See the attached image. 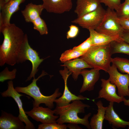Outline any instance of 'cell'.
Masks as SVG:
<instances>
[{"label": "cell", "instance_id": "cell-36", "mask_svg": "<svg viewBox=\"0 0 129 129\" xmlns=\"http://www.w3.org/2000/svg\"><path fill=\"white\" fill-rule=\"evenodd\" d=\"M4 25V22L2 14L0 12V29Z\"/></svg>", "mask_w": 129, "mask_h": 129}, {"label": "cell", "instance_id": "cell-19", "mask_svg": "<svg viewBox=\"0 0 129 129\" xmlns=\"http://www.w3.org/2000/svg\"><path fill=\"white\" fill-rule=\"evenodd\" d=\"M89 37L91 41L92 46L101 45L110 43L114 41H123L119 36H111L97 32L95 30H89Z\"/></svg>", "mask_w": 129, "mask_h": 129}, {"label": "cell", "instance_id": "cell-20", "mask_svg": "<svg viewBox=\"0 0 129 129\" xmlns=\"http://www.w3.org/2000/svg\"><path fill=\"white\" fill-rule=\"evenodd\" d=\"M26 0H11L6 3L1 10L3 18L4 25L9 24L10 20L13 13L18 11L19 6Z\"/></svg>", "mask_w": 129, "mask_h": 129}, {"label": "cell", "instance_id": "cell-6", "mask_svg": "<svg viewBox=\"0 0 129 129\" xmlns=\"http://www.w3.org/2000/svg\"><path fill=\"white\" fill-rule=\"evenodd\" d=\"M118 17L115 11L108 7L102 21L95 30L109 36L121 37L124 29L117 22Z\"/></svg>", "mask_w": 129, "mask_h": 129}, {"label": "cell", "instance_id": "cell-27", "mask_svg": "<svg viewBox=\"0 0 129 129\" xmlns=\"http://www.w3.org/2000/svg\"><path fill=\"white\" fill-rule=\"evenodd\" d=\"M17 70L14 69L12 71H10L7 67L0 73V81L3 82L7 80H13L16 78Z\"/></svg>", "mask_w": 129, "mask_h": 129}, {"label": "cell", "instance_id": "cell-23", "mask_svg": "<svg viewBox=\"0 0 129 129\" xmlns=\"http://www.w3.org/2000/svg\"><path fill=\"white\" fill-rule=\"evenodd\" d=\"M111 55L117 53H121L129 55V44L122 41H114L110 43Z\"/></svg>", "mask_w": 129, "mask_h": 129}, {"label": "cell", "instance_id": "cell-41", "mask_svg": "<svg viewBox=\"0 0 129 129\" xmlns=\"http://www.w3.org/2000/svg\"><path fill=\"white\" fill-rule=\"evenodd\" d=\"M128 126V129H129V125Z\"/></svg>", "mask_w": 129, "mask_h": 129}, {"label": "cell", "instance_id": "cell-24", "mask_svg": "<svg viewBox=\"0 0 129 129\" xmlns=\"http://www.w3.org/2000/svg\"><path fill=\"white\" fill-rule=\"evenodd\" d=\"M111 62L116 66L120 71L129 75V59L116 57L112 58Z\"/></svg>", "mask_w": 129, "mask_h": 129}, {"label": "cell", "instance_id": "cell-7", "mask_svg": "<svg viewBox=\"0 0 129 129\" xmlns=\"http://www.w3.org/2000/svg\"><path fill=\"white\" fill-rule=\"evenodd\" d=\"M106 12L101 5L95 10L74 20L71 22L88 30H95L100 25Z\"/></svg>", "mask_w": 129, "mask_h": 129}, {"label": "cell", "instance_id": "cell-31", "mask_svg": "<svg viewBox=\"0 0 129 129\" xmlns=\"http://www.w3.org/2000/svg\"><path fill=\"white\" fill-rule=\"evenodd\" d=\"M101 3H103L108 7L116 11L121 3V0H100Z\"/></svg>", "mask_w": 129, "mask_h": 129}, {"label": "cell", "instance_id": "cell-26", "mask_svg": "<svg viewBox=\"0 0 129 129\" xmlns=\"http://www.w3.org/2000/svg\"><path fill=\"white\" fill-rule=\"evenodd\" d=\"M32 23L33 29L38 31L41 35L48 34V30L46 24L40 16L34 20Z\"/></svg>", "mask_w": 129, "mask_h": 129}, {"label": "cell", "instance_id": "cell-42", "mask_svg": "<svg viewBox=\"0 0 129 129\" xmlns=\"http://www.w3.org/2000/svg\"></svg>", "mask_w": 129, "mask_h": 129}, {"label": "cell", "instance_id": "cell-37", "mask_svg": "<svg viewBox=\"0 0 129 129\" xmlns=\"http://www.w3.org/2000/svg\"><path fill=\"white\" fill-rule=\"evenodd\" d=\"M6 3L5 0H0V10H1Z\"/></svg>", "mask_w": 129, "mask_h": 129}, {"label": "cell", "instance_id": "cell-40", "mask_svg": "<svg viewBox=\"0 0 129 129\" xmlns=\"http://www.w3.org/2000/svg\"><path fill=\"white\" fill-rule=\"evenodd\" d=\"M125 0L129 3V0Z\"/></svg>", "mask_w": 129, "mask_h": 129}, {"label": "cell", "instance_id": "cell-34", "mask_svg": "<svg viewBox=\"0 0 129 129\" xmlns=\"http://www.w3.org/2000/svg\"><path fill=\"white\" fill-rule=\"evenodd\" d=\"M121 38L123 41L129 44V31L124 30Z\"/></svg>", "mask_w": 129, "mask_h": 129}, {"label": "cell", "instance_id": "cell-12", "mask_svg": "<svg viewBox=\"0 0 129 129\" xmlns=\"http://www.w3.org/2000/svg\"><path fill=\"white\" fill-rule=\"evenodd\" d=\"M101 89L98 92L97 98H103L110 102L119 103L125 98L119 96L116 92V85L111 83L108 79H102Z\"/></svg>", "mask_w": 129, "mask_h": 129}, {"label": "cell", "instance_id": "cell-21", "mask_svg": "<svg viewBox=\"0 0 129 129\" xmlns=\"http://www.w3.org/2000/svg\"><path fill=\"white\" fill-rule=\"evenodd\" d=\"M44 9L42 4L37 5L31 3L26 5L21 13L26 22L32 23L40 16Z\"/></svg>", "mask_w": 129, "mask_h": 129}, {"label": "cell", "instance_id": "cell-30", "mask_svg": "<svg viewBox=\"0 0 129 129\" xmlns=\"http://www.w3.org/2000/svg\"><path fill=\"white\" fill-rule=\"evenodd\" d=\"M92 46L90 38L89 37L80 45L74 47L73 49L79 51L86 52Z\"/></svg>", "mask_w": 129, "mask_h": 129}, {"label": "cell", "instance_id": "cell-32", "mask_svg": "<svg viewBox=\"0 0 129 129\" xmlns=\"http://www.w3.org/2000/svg\"><path fill=\"white\" fill-rule=\"evenodd\" d=\"M69 29L66 33L67 39L73 38L76 37L79 32V29L76 26L71 25L69 27Z\"/></svg>", "mask_w": 129, "mask_h": 129}, {"label": "cell", "instance_id": "cell-11", "mask_svg": "<svg viewBox=\"0 0 129 129\" xmlns=\"http://www.w3.org/2000/svg\"><path fill=\"white\" fill-rule=\"evenodd\" d=\"M48 107L44 108L39 106L33 107L31 110L25 112L32 119L42 123H56V120L59 116L54 115V111Z\"/></svg>", "mask_w": 129, "mask_h": 129}, {"label": "cell", "instance_id": "cell-33", "mask_svg": "<svg viewBox=\"0 0 129 129\" xmlns=\"http://www.w3.org/2000/svg\"><path fill=\"white\" fill-rule=\"evenodd\" d=\"M117 21L124 30L129 31V16L125 18L118 17Z\"/></svg>", "mask_w": 129, "mask_h": 129}, {"label": "cell", "instance_id": "cell-17", "mask_svg": "<svg viewBox=\"0 0 129 129\" xmlns=\"http://www.w3.org/2000/svg\"><path fill=\"white\" fill-rule=\"evenodd\" d=\"M74 12L79 18L97 9L101 4L100 0H76Z\"/></svg>", "mask_w": 129, "mask_h": 129}, {"label": "cell", "instance_id": "cell-18", "mask_svg": "<svg viewBox=\"0 0 129 129\" xmlns=\"http://www.w3.org/2000/svg\"><path fill=\"white\" fill-rule=\"evenodd\" d=\"M62 66L66 67L72 74V77L75 80L77 79L82 70L88 68H92L86 61L81 58H76L64 63Z\"/></svg>", "mask_w": 129, "mask_h": 129}, {"label": "cell", "instance_id": "cell-28", "mask_svg": "<svg viewBox=\"0 0 129 129\" xmlns=\"http://www.w3.org/2000/svg\"><path fill=\"white\" fill-rule=\"evenodd\" d=\"M118 17L125 18L129 16V3L126 1L121 3L119 8L115 11Z\"/></svg>", "mask_w": 129, "mask_h": 129}, {"label": "cell", "instance_id": "cell-1", "mask_svg": "<svg viewBox=\"0 0 129 129\" xmlns=\"http://www.w3.org/2000/svg\"><path fill=\"white\" fill-rule=\"evenodd\" d=\"M4 39L0 46V66L6 64L11 66L17 63L25 35L22 30L14 24L4 25L0 29Z\"/></svg>", "mask_w": 129, "mask_h": 129}, {"label": "cell", "instance_id": "cell-8", "mask_svg": "<svg viewBox=\"0 0 129 129\" xmlns=\"http://www.w3.org/2000/svg\"><path fill=\"white\" fill-rule=\"evenodd\" d=\"M107 73L109 75L108 79L111 83L115 84L117 87L118 95L122 97L129 96V75L119 72L113 64Z\"/></svg>", "mask_w": 129, "mask_h": 129}, {"label": "cell", "instance_id": "cell-13", "mask_svg": "<svg viewBox=\"0 0 129 129\" xmlns=\"http://www.w3.org/2000/svg\"><path fill=\"white\" fill-rule=\"evenodd\" d=\"M42 4L44 9L49 13L62 14L72 9V0H43Z\"/></svg>", "mask_w": 129, "mask_h": 129}, {"label": "cell", "instance_id": "cell-15", "mask_svg": "<svg viewBox=\"0 0 129 129\" xmlns=\"http://www.w3.org/2000/svg\"><path fill=\"white\" fill-rule=\"evenodd\" d=\"M25 126L18 116L2 111L0 117V129H24Z\"/></svg>", "mask_w": 129, "mask_h": 129}, {"label": "cell", "instance_id": "cell-10", "mask_svg": "<svg viewBox=\"0 0 129 129\" xmlns=\"http://www.w3.org/2000/svg\"><path fill=\"white\" fill-rule=\"evenodd\" d=\"M59 72L64 81V88L62 96L55 100L54 102L56 104V106L62 107L66 106L69 104L71 102L75 100H89L87 97L81 95L78 96L75 95L70 91L67 86V80L72 73L66 67H64V69L59 70Z\"/></svg>", "mask_w": 129, "mask_h": 129}, {"label": "cell", "instance_id": "cell-14", "mask_svg": "<svg viewBox=\"0 0 129 129\" xmlns=\"http://www.w3.org/2000/svg\"><path fill=\"white\" fill-rule=\"evenodd\" d=\"M99 70L94 68L90 70L85 69L82 70L80 74L82 75L83 81L82 85L79 91L80 93L94 90V85L99 78Z\"/></svg>", "mask_w": 129, "mask_h": 129}, {"label": "cell", "instance_id": "cell-2", "mask_svg": "<svg viewBox=\"0 0 129 129\" xmlns=\"http://www.w3.org/2000/svg\"><path fill=\"white\" fill-rule=\"evenodd\" d=\"M72 102L66 106H56L54 111V114L59 116L56 120L57 123L60 124L66 123H75L84 125L88 129H91L88 118L91 113H90L85 115L82 118L78 116V113H84L85 108H89L90 106L84 103L80 100Z\"/></svg>", "mask_w": 129, "mask_h": 129}, {"label": "cell", "instance_id": "cell-35", "mask_svg": "<svg viewBox=\"0 0 129 129\" xmlns=\"http://www.w3.org/2000/svg\"><path fill=\"white\" fill-rule=\"evenodd\" d=\"M67 128L70 129H81L82 128L78 125V124L74 123H70L67 125Z\"/></svg>", "mask_w": 129, "mask_h": 129}, {"label": "cell", "instance_id": "cell-4", "mask_svg": "<svg viewBox=\"0 0 129 129\" xmlns=\"http://www.w3.org/2000/svg\"><path fill=\"white\" fill-rule=\"evenodd\" d=\"M47 74L44 71H43L41 74L37 78H33L32 83L27 86H17L15 88L19 93L25 94L34 99L33 107H39L41 104L43 103L48 107L52 109L54 107V103L55 100L62 95L59 91V88H56L54 93L49 96L44 95L41 92L39 88L37 85V81L40 78Z\"/></svg>", "mask_w": 129, "mask_h": 129}, {"label": "cell", "instance_id": "cell-5", "mask_svg": "<svg viewBox=\"0 0 129 129\" xmlns=\"http://www.w3.org/2000/svg\"><path fill=\"white\" fill-rule=\"evenodd\" d=\"M44 59H40L38 53L32 48L29 45L27 35L25 34L24 42L18 58L17 63H22L29 60L32 64V69L30 75L26 81L30 80L35 75L38 70V68Z\"/></svg>", "mask_w": 129, "mask_h": 129}, {"label": "cell", "instance_id": "cell-9", "mask_svg": "<svg viewBox=\"0 0 129 129\" xmlns=\"http://www.w3.org/2000/svg\"><path fill=\"white\" fill-rule=\"evenodd\" d=\"M8 88L5 91L1 93L3 97H11L15 101L17 105L19 111L18 116L21 120L25 124V129H34L33 124L29 120L23 108L22 103L20 97L23 95L20 94L14 87L13 81H9L7 83Z\"/></svg>", "mask_w": 129, "mask_h": 129}, {"label": "cell", "instance_id": "cell-39", "mask_svg": "<svg viewBox=\"0 0 129 129\" xmlns=\"http://www.w3.org/2000/svg\"><path fill=\"white\" fill-rule=\"evenodd\" d=\"M6 3H7L11 0H5Z\"/></svg>", "mask_w": 129, "mask_h": 129}, {"label": "cell", "instance_id": "cell-25", "mask_svg": "<svg viewBox=\"0 0 129 129\" xmlns=\"http://www.w3.org/2000/svg\"><path fill=\"white\" fill-rule=\"evenodd\" d=\"M85 53L77 51L73 48L70 49L66 50L62 54L60 60L61 62L64 63L77 58L82 55Z\"/></svg>", "mask_w": 129, "mask_h": 129}, {"label": "cell", "instance_id": "cell-3", "mask_svg": "<svg viewBox=\"0 0 129 129\" xmlns=\"http://www.w3.org/2000/svg\"><path fill=\"white\" fill-rule=\"evenodd\" d=\"M111 55L110 43L101 45L92 46L80 58L92 68L107 72L110 66Z\"/></svg>", "mask_w": 129, "mask_h": 129}, {"label": "cell", "instance_id": "cell-16", "mask_svg": "<svg viewBox=\"0 0 129 129\" xmlns=\"http://www.w3.org/2000/svg\"><path fill=\"white\" fill-rule=\"evenodd\" d=\"M113 102H110L106 111L105 119L107 121L113 129L125 128L128 126L129 122L121 119L114 110Z\"/></svg>", "mask_w": 129, "mask_h": 129}, {"label": "cell", "instance_id": "cell-38", "mask_svg": "<svg viewBox=\"0 0 129 129\" xmlns=\"http://www.w3.org/2000/svg\"><path fill=\"white\" fill-rule=\"evenodd\" d=\"M123 102L125 105L129 107V98L128 99H126L125 98Z\"/></svg>", "mask_w": 129, "mask_h": 129}, {"label": "cell", "instance_id": "cell-22", "mask_svg": "<svg viewBox=\"0 0 129 129\" xmlns=\"http://www.w3.org/2000/svg\"><path fill=\"white\" fill-rule=\"evenodd\" d=\"M96 104L98 108L97 112L91 117L90 124L91 129H102L107 107L104 106L102 101L100 100L97 101Z\"/></svg>", "mask_w": 129, "mask_h": 129}, {"label": "cell", "instance_id": "cell-29", "mask_svg": "<svg viewBox=\"0 0 129 129\" xmlns=\"http://www.w3.org/2000/svg\"><path fill=\"white\" fill-rule=\"evenodd\" d=\"M67 125L56 123H42L38 125V129H66Z\"/></svg>", "mask_w": 129, "mask_h": 129}]
</instances>
